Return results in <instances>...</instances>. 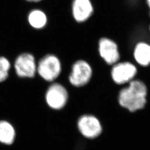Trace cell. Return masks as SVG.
Segmentation results:
<instances>
[{
	"label": "cell",
	"instance_id": "cell-1",
	"mask_svg": "<svg viewBox=\"0 0 150 150\" xmlns=\"http://www.w3.org/2000/svg\"><path fill=\"white\" fill-rule=\"evenodd\" d=\"M147 90L145 84L139 81H132L129 86L119 93V104L129 111L134 112L145 107L147 102Z\"/></svg>",
	"mask_w": 150,
	"mask_h": 150
},
{
	"label": "cell",
	"instance_id": "cell-2",
	"mask_svg": "<svg viewBox=\"0 0 150 150\" xmlns=\"http://www.w3.org/2000/svg\"><path fill=\"white\" fill-rule=\"evenodd\" d=\"M62 71V61L56 54H45L38 60L37 76L46 82L51 83L57 81Z\"/></svg>",
	"mask_w": 150,
	"mask_h": 150
},
{
	"label": "cell",
	"instance_id": "cell-3",
	"mask_svg": "<svg viewBox=\"0 0 150 150\" xmlns=\"http://www.w3.org/2000/svg\"><path fill=\"white\" fill-rule=\"evenodd\" d=\"M93 74V68L91 63L86 59H79L71 64L67 80L71 86L81 88L91 82Z\"/></svg>",
	"mask_w": 150,
	"mask_h": 150
},
{
	"label": "cell",
	"instance_id": "cell-4",
	"mask_svg": "<svg viewBox=\"0 0 150 150\" xmlns=\"http://www.w3.org/2000/svg\"><path fill=\"white\" fill-rule=\"evenodd\" d=\"M13 67L18 78L33 79L37 76L38 59L32 52H22L16 56Z\"/></svg>",
	"mask_w": 150,
	"mask_h": 150
},
{
	"label": "cell",
	"instance_id": "cell-5",
	"mask_svg": "<svg viewBox=\"0 0 150 150\" xmlns=\"http://www.w3.org/2000/svg\"><path fill=\"white\" fill-rule=\"evenodd\" d=\"M97 51L98 56L107 65L116 64L120 58L117 44L108 37L103 36L98 38Z\"/></svg>",
	"mask_w": 150,
	"mask_h": 150
},
{
	"label": "cell",
	"instance_id": "cell-6",
	"mask_svg": "<svg viewBox=\"0 0 150 150\" xmlns=\"http://www.w3.org/2000/svg\"><path fill=\"white\" fill-rule=\"evenodd\" d=\"M69 99V92L65 86L57 81L51 83L46 91L45 100L51 108L59 110L66 105Z\"/></svg>",
	"mask_w": 150,
	"mask_h": 150
},
{
	"label": "cell",
	"instance_id": "cell-7",
	"mask_svg": "<svg viewBox=\"0 0 150 150\" xmlns=\"http://www.w3.org/2000/svg\"><path fill=\"white\" fill-rule=\"evenodd\" d=\"M70 8L73 20L78 24L89 21L95 13L93 0H71Z\"/></svg>",
	"mask_w": 150,
	"mask_h": 150
},
{
	"label": "cell",
	"instance_id": "cell-8",
	"mask_svg": "<svg viewBox=\"0 0 150 150\" xmlns=\"http://www.w3.org/2000/svg\"><path fill=\"white\" fill-rule=\"evenodd\" d=\"M136 72V68L134 64L128 62H117L113 65L110 75L115 83L122 85L133 79Z\"/></svg>",
	"mask_w": 150,
	"mask_h": 150
},
{
	"label": "cell",
	"instance_id": "cell-9",
	"mask_svg": "<svg viewBox=\"0 0 150 150\" xmlns=\"http://www.w3.org/2000/svg\"><path fill=\"white\" fill-rule=\"evenodd\" d=\"M78 127L81 133L90 139L96 137L102 131L100 121L92 116H82L78 122Z\"/></svg>",
	"mask_w": 150,
	"mask_h": 150
},
{
	"label": "cell",
	"instance_id": "cell-10",
	"mask_svg": "<svg viewBox=\"0 0 150 150\" xmlns=\"http://www.w3.org/2000/svg\"><path fill=\"white\" fill-rule=\"evenodd\" d=\"M26 21L29 27L32 30L41 31L47 26L49 18L46 11L36 7L28 12Z\"/></svg>",
	"mask_w": 150,
	"mask_h": 150
},
{
	"label": "cell",
	"instance_id": "cell-11",
	"mask_svg": "<svg viewBox=\"0 0 150 150\" xmlns=\"http://www.w3.org/2000/svg\"><path fill=\"white\" fill-rule=\"evenodd\" d=\"M134 56L136 61L142 66L150 63V46L144 43L138 44L134 50Z\"/></svg>",
	"mask_w": 150,
	"mask_h": 150
},
{
	"label": "cell",
	"instance_id": "cell-12",
	"mask_svg": "<svg viewBox=\"0 0 150 150\" xmlns=\"http://www.w3.org/2000/svg\"><path fill=\"white\" fill-rule=\"evenodd\" d=\"M15 137V129L11 124L5 121H0V142L11 145Z\"/></svg>",
	"mask_w": 150,
	"mask_h": 150
},
{
	"label": "cell",
	"instance_id": "cell-13",
	"mask_svg": "<svg viewBox=\"0 0 150 150\" xmlns=\"http://www.w3.org/2000/svg\"><path fill=\"white\" fill-rule=\"evenodd\" d=\"M11 68L12 64L10 59L6 56H0V83L8 79Z\"/></svg>",
	"mask_w": 150,
	"mask_h": 150
},
{
	"label": "cell",
	"instance_id": "cell-14",
	"mask_svg": "<svg viewBox=\"0 0 150 150\" xmlns=\"http://www.w3.org/2000/svg\"><path fill=\"white\" fill-rule=\"evenodd\" d=\"M27 4H32V5H38L45 2V0H23Z\"/></svg>",
	"mask_w": 150,
	"mask_h": 150
},
{
	"label": "cell",
	"instance_id": "cell-15",
	"mask_svg": "<svg viewBox=\"0 0 150 150\" xmlns=\"http://www.w3.org/2000/svg\"><path fill=\"white\" fill-rule=\"evenodd\" d=\"M146 1H147V3L148 4L149 7L150 8V0H146Z\"/></svg>",
	"mask_w": 150,
	"mask_h": 150
}]
</instances>
